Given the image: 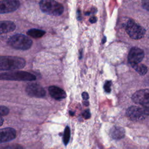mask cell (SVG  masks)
I'll return each mask as SVG.
<instances>
[{"instance_id":"8fae6325","label":"cell","mask_w":149,"mask_h":149,"mask_svg":"<svg viewBox=\"0 0 149 149\" xmlns=\"http://www.w3.org/2000/svg\"><path fill=\"white\" fill-rule=\"evenodd\" d=\"M16 136V130L11 127L1 129L0 130V142H8L13 140Z\"/></svg>"},{"instance_id":"7402d4cb","label":"cell","mask_w":149,"mask_h":149,"mask_svg":"<svg viewBox=\"0 0 149 149\" xmlns=\"http://www.w3.org/2000/svg\"><path fill=\"white\" fill-rule=\"evenodd\" d=\"M83 116L85 119H89L91 116V113L90 112L89 109H86V111H84L83 113Z\"/></svg>"},{"instance_id":"44dd1931","label":"cell","mask_w":149,"mask_h":149,"mask_svg":"<svg viewBox=\"0 0 149 149\" xmlns=\"http://www.w3.org/2000/svg\"><path fill=\"white\" fill-rule=\"evenodd\" d=\"M141 4L144 9L149 11V0H142Z\"/></svg>"},{"instance_id":"6da1fadb","label":"cell","mask_w":149,"mask_h":149,"mask_svg":"<svg viewBox=\"0 0 149 149\" xmlns=\"http://www.w3.org/2000/svg\"><path fill=\"white\" fill-rule=\"evenodd\" d=\"M26 65L25 60L20 57L1 56L0 57L1 70H12L23 68Z\"/></svg>"},{"instance_id":"ac0fdd59","label":"cell","mask_w":149,"mask_h":149,"mask_svg":"<svg viewBox=\"0 0 149 149\" xmlns=\"http://www.w3.org/2000/svg\"><path fill=\"white\" fill-rule=\"evenodd\" d=\"M2 149H23V147L18 144H12L6 146Z\"/></svg>"},{"instance_id":"d6986e66","label":"cell","mask_w":149,"mask_h":149,"mask_svg":"<svg viewBox=\"0 0 149 149\" xmlns=\"http://www.w3.org/2000/svg\"><path fill=\"white\" fill-rule=\"evenodd\" d=\"M112 83L111 81L109 80H107L104 85V89L105 90V92L107 93H110L111 91V86Z\"/></svg>"},{"instance_id":"2e32d148","label":"cell","mask_w":149,"mask_h":149,"mask_svg":"<svg viewBox=\"0 0 149 149\" xmlns=\"http://www.w3.org/2000/svg\"><path fill=\"white\" fill-rule=\"evenodd\" d=\"M132 66L140 75H144L147 72V68L144 64L137 63L132 65Z\"/></svg>"},{"instance_id":"d4e9b609","label":"cell","mask_w":149,"mask_h":149,"mask_svg":"<svg viewBox=\"0 0 149 149\" xmlns=\"http://www.w3.org/2000/svg\"><path fill=\"white\" fill-rule=\"evenodd\" d=\"M143 107L145 109H146V110L149 112V104H147V105L143 106Z\"/></svg>"},{"instance_id":"484cf974","label":"cell","mask_w":149,"mask_h":149,"mask_svg":"<svg viewBox=\"0 0 149 149\" xmlns=\"http://www.w3.org/2000/svg\"><path fill=\"white\" fill-rule=\"evenodd\" d=\"M3 121V119L2 118V117H1V126H2V125Z\"/></svg>"},{"instance_id":"e0dca14e","label":"cell","mask_w":149,"mask_h":149,"mask_svg":"<svg viewBox=\"0 0 149 149\" xmlns=\"http://www.w3.org/2000/svg\"><path fill=\"white\" fill-rule=\"evenodd\" d=\"M70 136V130L69 126H66L64 130V133L63 136V141L65 145H67L69 141Z\"/></svg>"},{"instance_id":"9a60e30c","label":"cell","mask_w":149,"mask_h":149,"mask_svg":"<svg viewBox=\"0 0 149 149\" xmlns=\"http://www.w3.org/2000/svg\"><path fill=\"white\" fill-rule=\"evenodd\" d=\"M45 34V31L37 29H32L27 31V34L31 37L37 38H40L42 37Z\"/></svg>"},{"instance_id":"7a4b0ae2","label":"cell","mask_w":149,"mask_h":149,"mask_svg":"<svg viewBox=\"0 0 149 149\" xmlns=\"http://www.w3.org/2000/svg\"><path fill=\"white\" fill-rule=\"evenodd\" d=\"M40 7L42 12L55 16H60L64 10L63 6L55 0H41Z\"/></svg>"},{"instance_id":"ba28073f","label":"cell","mask_w":149,"mask_h":149,"mask_svg":"<svg viewBox=\"0 0 149 149\" xmlns=\"http://www.w3.org/2000/svg\"><path fill=\"white\" fill-rule=\"evenodd\" d=\"M144 56V52L138 47H133L128 54V61L131 65L140 63Z\"/></svg>"},{"instance_id":"8992f818","label":"cell","mask_w":149,"mask_h":149,"mask_svg":"<svg viewBox=\"0 0 149 149\" xmlns=\"http://www.w3.org/2000/svg\"><path fill=\"white\" fill-rule=\"evenodd\" d=\"M147 111L137 106H131L126 111L127 116L133 121H140L146 119L148 115Z\"/></svg>"},{"instance_id":"603a6c76","label":"cell","mask_w":149,"mask_h":149,"mask_svg":"<svg viewBox=\"0 0 149 149\" xmlns=\"http://www.w3.org/2000/svg\"><path fill=\"white\" fill-rule=\"evenodd\" d=\"M82 98L84 100H87L89 98L88 93L87 92H83L82 93Z\"/></svg>"},{"instance_id":"4fadbf2b","label":"cell","mask_w":149,"mask_h":149,"mask_svg":"<svg viewBox=\"0 0 149 149\" xmlns=\"http://www.w3.org/2000/svg\"><path fill=\"white\" fill-rule=\"evenodd\" d=\"M16 29L15 24L11 21L3 20L0 23V33H7L13 31Z\"/></svg>"},{"instance_id":"cb8c5ba5","label":"cell","mask_w":149,"mask_h":149,"mask_svg":"<svg viewBox=\"0 0 149 149\" xmlns=\"http://www.w3.org/2000/svg\"><path fill=\"white\" fill-rule=\"evenodd\" d=\"M97 22V19H96V17H91L90 19V22H91V23H95V22Z\"/></svg>"},{"instance_id":"9c48e42d","label":"cell","mask_w":149,"mask_h":149,"mask_svg":"<svg viewBox=\"0 0 149 149\" xmlns=\"http://www.w3.org/2000/svg\"><path fill=\"white\" fill-rule=\"evenodd\" d=\"M26 91L29 95L33 97L42 98L45 95V91L43 87L36 83H31L28 84Z\"/></svg>"},{"instance_id":"ffe728a7","label":"cell","mask_w":149,"mask_h":149,"mask_svg":"<svg viewBox=\"0 0 149 149\" xmlns=\"http://www.w3.org/2000/svg\"><path fill=\"white\" fill-rule=\"evenodd\" d=\"M9 109L5 107V106H1L0 107V113L1 116H5L6 115L9 113Z\"/></svg>"},{"instance_id":"30bf717a","label":"cell","mask_w":149,"mask_h":149,"mask_svg":"<svg viewBox=\"0 0 149 149\" xmlns=\"http://www.w3.org/2000/svg\"><path fill=\"white\" fill-rule=\"evenodd\" d=\"M19 6V0H2L0 2V13L3 14L14 12Z\"/></svg>"},{"instance_id":"52a82bcc","label":"cell","mask_w":149,"mask_h":149,"mask_svg":"<svg viewBox=\"0 0 149 149\" xmlns=\"http://www.w3.org/2000/svg\"><path fill=\"white\" fill-rule=\"evenodd\" d=\"M132 101L143 107L149 104V88L142 89L135 92L132 97Z\"/></svg>"},{"instance_id":"7c38bea8","label":"cell","mask_w":149,"mask_h":149,"mask_svg":"<svg viewBox=\"0 0 149 149\" xmlns=\"http://www.w3.org/2000/svg\"><path fill=\"white\" fill-rule=\"evenodd\" d=\"M50 95L56 100H61L66 97V94L63 90L58 86H52L48 88Z\"/></svg>"},{"instance_id":"5bb4252c","label":"cell","mask_w":149,"mask_h":149,"mask_svg":"<svg viewBox=\"0 0 149 149\" xmlns=\"http://www.w3.org/2000/svg\"><path fill=\"white\" fill-rule=\"evenodd\" d=\"M111 136L115 140H119L125 137V131L123 128L119 126L112 127L109 132Z\"/></svg>"},{"instance_id":"5b68a950","label":"cell","mask_w":149,"mask_h":149,"mask_svg":"<svg viewBox=\"0 0 149 149\" xmlns=\"http://www.w3.org/2000/svg\"><path fill=\"white\" fill-rule=\"evenodd\" d=\"M126 33L129 37L134 40L142 38L146 34V29L136 23L133 20H129L125 25Z\"/></svg>"},{"instance_id":"3957f363","label":"cell","mask_w":149,"mask_h":149,"mask_svg":"<svg viewBox=\"0 0 149 149\" xmlns=\"http://www.w3.org/2000/svg\"><path fill=\"white\" fill-rule=\"evenodd\" d=\"M8 44L16 49L27 50L29 49L33 44L32 40L25 35L17 34L12 36L8 41Z\"/></svg>"},{"instance_id":"277c9868","label":"cell","mask_w":149,"mask_h":149,"mask_svg":"<svg viewBox=\"0 0 149 149\" xmlns=\"http://www.w3.org/2000/svg\"><path fill=\"white\" fill-rule=\"evenodd\" d=\"M1 80L15 81H33L36 79V76L27 72L15 71L2 73L0 74Z\"/></svg>"}]
</instances>
